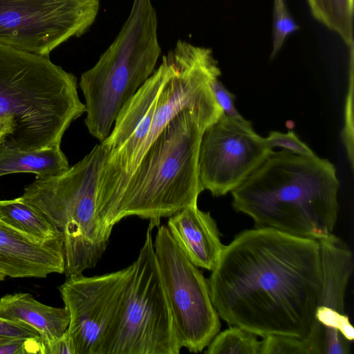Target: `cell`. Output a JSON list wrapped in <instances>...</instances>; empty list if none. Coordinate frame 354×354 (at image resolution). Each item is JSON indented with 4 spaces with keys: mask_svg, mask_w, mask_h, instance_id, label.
Returning <instances> with one entry per match:
<instances>
[{
    "mask_svg": "<svg viewBox=\"0 0 354 354\" xmlns=\"http://www.w3.org/2000/svg\"><path fill=\"white\" fill-rule=\"evenodd\" d=\"M219 317L257 335L306 339L319 351L322 290L317 240L274 229L246 230L225 245L207 279Z\"/></svg>",
    "mask_w": 354,
    "mask_h": 354,
    "instance_id": "6da1fadb",
    "label": "cell"
},
{
    "mask_svg": "<svg viewBox=\"0 0 354 354\" xmlns=\"http://www.w3.org/2000/svg\"><path fill=\"white\" fill-rule=\"evenodd\" d=\"M339 188L328 159L272 151L231 192L232 206L250 216L255 227L319 240L333 234Z\"/></svg>",
    "mask_w": 354,
    "mask_h": 354,
    "instance_id": "7a4b0ae2",
    "label": "cell"
},
{
    "mask_svg": "<svg viewBox=\"0 0 354 354\" xmlns=\"http://www.w3.org/2000/svg\"><path fill=\"white\" fill-rule=\"evenodd\" d=\"M223 114L221 106L178 113L149 145L101 214L105 229L111 233L116 223L130 216L149 219L158 227L161 218L196 203L204 190L198 171L201 136Z\"/></svg>",
    "mask_w": 354,
    "mask_h": 354,
    "instance_id": "3957f363",
    "label": "cell"
},
{
    "mask_svg": "<svg viewBox=\"0 0 354 354\" xmlns=\"http://www.w3.org/2000/svg\"><path fill=\"white\" fill-rule=\"evenodd\" d=\"M85 112L73 73L49 56L0 44V120L10 127L1 145L26 151L59 146Z\"/></svg>",
    "mask_w": 354,
    "mask_h": 354,
    "instance_id": "277c9868",
    "label": "cell"
},
{
    "mask_svg": "<svg viewBox=\"0 0 354 354\" xmlns=\"http://www.w3.org/2000/svg\"><path fill=\"white\" fill-rule=\"evenodd\" d=\"M152 0H133L127 19L96 64L81 75L85 124L103 142L122 106L152 75L161 54Z\"/></svg>",
    "mask_w": 354,
    "mask_h": 354,
    "instance_id": "5b68a950",
    "label": "cell"
},
{
    "mask_svg": "<svg viewBox=\"0 0 354 354\" xmlns=\"http://www.w3.org/2000/svg\"><path fill=\"white\" fill-rule=\"evenodd\" d=\"M104 152L96 145L81 160L62 173L36 178L20 196L62 235L66 277L95 266L111 233L97 211V181Z\"/></svg>",
    "mask_w": 354,
    "mask_h": 354,
    "instance_id": "8992f818",
    "label": "cell"
},
{
    "mask_svg": "<svg viewBox=\"0 0 354 354\" xmlns=\"http://www.w3.org/2000/svg\"><path fill=\"white\" fill-rule=\"evenodd\" d=\"M149 222L134 261L120 325L109 354H178L181 350L156 262Z\"/></svg>",
    "mask_w": 354,
    "mask_h": 354,
    "instance_id": "52a82bcc",
    "label": "cell"
},
{
    "mask_svg": "<svg viewBox=\"0 0 354 354\" xmlns=\"http://www.w3.org/2000/svg\"><path fill=\"white\" fill-rule=\"evenodd\" d=\"M153 248L177 341L189 352H201L221 327L207 279L178 247L167 226H158Z\"/></svg>",
    "mask_w": 354,
    "mask_h": 354,
    "instance_id": "ba28073f",
    "label": "cell"
},
{
    "mask_svg": "<svg viewBox=\"0 0 354 354\" xmlns=\"http://www.w3.org/2000/svg\"><path fill=\"white\" fill-rule=\"evenodd\" d=\"M133 270L132 263L103 275H71L59 286L69 313L66 332L75 354H109Z\"/></svg>",
    "mask_w": 354,
    "mask_h": 354,
    "instance_id": "9c48e42d",
    "label": "cell"
},
{
    "mask_svg": "<svg viewBox=\"0 0 354 354\" xmlns=\"http://www.w3.org/2000/svg\"><path fill=\"white\" fill-rule=\"evenodd\" d=\"M100 0H0V44L44 56L95 22Z\"/></svg>",
    "mask_w": 354,
    "mask_h": 354,
    "instance_id": "30bf717a",
    "label": "cell"
},
{
    "mask_svg": "<svg viewBox=\"0 0 354 354\" xmlns=\"http://www.w3.org/2000/svg\"><path fill=\"white\" fill-rule=\"evenodd\" d=\"M252 122L224 113L203 131L198 149V178L214 196L232 192L272 153Z\"/></svg>",
    "mask_w": 354,
    "mask_h": 354,
    "instance_id": "8fae6325",
    "label": "cell"
},
{
    "mask_svg": "<svg viewBox=\"0 0 354 354\" xmlns=\"http://www.w3.org/2000/svg\"><path fill=\"white\" fill-rule=\"evenodd\" d=\"M0 272L11 278H45L64 273L63 239L37 244L0 220Z\"/></svg>",
    "mask_w": 354,
    "mask_h": 354,
    "instance_id": "7c38bea8",
    "label": "cell"
},
{
    "mask_svg": "<svg viewBox=\"0 0 354 354\" xmlns=\"http://www.w3.org/2000/svg\"><path fill=\"white\" fill-rule=\"evenodd\" d=\"M167 227L176 244L194 266L210 271L215 268L225 245L209 212L201 210L197 202L192 203L169 216Z\"/></svg>",
    "mask_w": 354,
    "mask_h": 354,
    "instance_id": "4fadbf2b",
    "label": "cell"
},
{
    "mask_svg": "<svg viewBox=\"0 0 354 354\" xmlns=\"http://www.w3.org/2000/svg\"><path fill=\"white\" fill-rule=\"evenodd\" d=\"M0 318L22 322L39 334L44 349L67 330L69 313L65 306L53 307L35 299L29 293L8 294L0 298Z\"/></svg>",
    "mask_w": 354,
    "mask_h": 354,
    "instance_id": "5bb4252c",
    "label": "cell"
},
{
    "mask_svg": "<svg viewBox=\"0 0 354 354\" xmlns=\"http://www.w3.org/2000/svg\"><path fill=\"white\" fill-rule=\"evenodd\" d=\"M317 241L322 273L319 306L345 314L346 291L353 271L352 252L344 242L333 234Z\"/></svg>",
    "mask_w": 354,
    "mask_h": 354,
    "instance_id": "9a60e30c",
    "label": "cell"
},
{
    "mask_svg": "<svg viewBox=\"0 0 354 354\" xmlns=\"http://www.w3.org/2000/svg\"><path fill=\"white\" fill-rule=\"evenodd\" d=\"M69 167L60 145L26 151L1 145L0 177L16 173H32L36 178L57 175Z\"/></svg>",
    "mask_w": 354,
    "mask_h": 354,
    "instance_id": "2e32d148",
    "label": "cell"
},
{
    "mask_svg": "<svg viewBox=\"0 0 354 354\" xmlns=\"http://www.w3.org/2000/svg\"><path fill=\"white\" fill-rule=\"evenodd\" d=\"M0 220L37 244L63 239L62 234L21 197L0 201Z\"/></svg>",
    "mask_w": 354,
    "mask_h": 354,
    "instance_id": "e0dca14e",
    "label": "cell"
},
{
    "mask_svg": "<svg viewBox=\"0 0 354 354\" xmlns=\"http://www.w3.org/2000/svg\"><path fill=\"white\" fill-rule=\"evenodd\" d=\"M313 17L353 47V0H307Z\"/></svg>",
    "mask_w": 354,
    "mask_h": 354,
    "instance_id": "ac0fdd59",
    "label": "cell"
},
{
    "mask_svg": "<svg viewBox=\"0 0 354 354\" xmlns=\"http://www.w3.org/2000/svg\"><path fill=\"white\" fill-rule=\"evenodd\" d=\"M206 354H260L257 335L236 326L218 332L207 346Z\"/></svg>",
    "mask_w": 354,
    "mask_h": 354,
    "instance_id": "d6986e66",
    "label": "cell"
},
{
    "mask_svg": "<svg viewBox=\"0 0 354 354\" xmlns=\"http://www.w3.org/2000/svg\"><path fill=\"white\" fill-rule=\"evenodd\" d=\"M272 50L270 59L281 50L286 39L299 29L286 7L285 0H274Z\"/></svg>",
    "mask_w": 354,
    "mask_h": 354,
    "instance_id": "ffe728a7",
    "label": "cell"
},
{
    "mask_svg": "<svg viewBox=\"0 0 354 354\" xmlns=\"http://www.w3.org/2000/svg\"><path fill=\"white\" fill-rule=\"evenodd\" d=\"M261 342L260 354H313L308 342L298 337L271 335Z\"/></svg>",
    "mask_w": 354,
    "mask_h": 354,
    "instance_id": "44dd1931",
    "label": "cell"
},
{
    "mask_svg": "<svg viewBox=\"0 0 354 354\" xmlns=\"http://www.w3.org/2000/svg\"><path fill=\"white\" fill-rule=\"evenodd\" d=\"M316 319L322 325L337 330L346 339L353 341L354 329L346 314L330 308L319 306L316 310Z\"/></svg>",
    "mask_w": 354,
    "mask_h": 354,
    "instance_id": "7402d4cb",
    "label": "cell"
},
{
    "mask_svg": "<svg viewBox=\"0 0 354 354\" xmlns=\"http://www.w3.org/2000/svg\"><path fill=\"white\" fill-rule=\"evenodd\" d=\"M42 354L39 338L0 335V354Z\"/></svg>",
    "mask_w": 354,
    "mask_h": 354,
    "instance_id": "603a6c76",
    "label": "cell"
},
{
    "mask_svg": "<svg viewBox=\"0 0 354 354\" xmlns=\"http://www.w3.org/2000/svg\"><path fill=\"white\" fill-rule=\"evenodd\" d=\"M266 140L271 149L281 147L282 149L300 155H316L306 143L299 138L294 131H288L287 133L270 131L268 136L266 138Z\"/></svg>",
    "mask_w": 354,
    "mask_h": 354,
    "instance_id": "cb8c5ba5",
    "label": "cell"
},
{
    "mask_svg": "<svg viewBox=\"0 0 354 354\" xmlns=\"http://www.w3.org/2000/svg\"><path fill=\"white\" fill-rule=\"evenodd\" d=\"M350 83L346 102L345 124L343 129V141L351 166H353V49H351Z\"/></svg>",
    "mask_w": 354,
    "mask_h": 354,
    "instance_id": "d4e9b609",
    "label": "cell"
},
{
    "mask_svg": "<svg viewBox=\"0 0 354 354\" xmlns=\"http://www.w3.org/2000/svg\"><path fill=\"white\" fill-rule=\"evenodd\" d=\"M349 342L337 330L324 326L321 354H348L350 353Z\"/></svg>",
    "mask_w": 354,
    "mask_h": 354,
    "instance_id": "484cf974",
    "label": "cell"
},
{
    "mask_svg": "<svg viewBox=\"0 0 354 354\" xmlns=\"http://www.w3.org/2000/svg\"><path fill=\"white\" fill-rule=\"evenodd\" d=\"M210 86L216 102L225 115L232 118L242 117L234 105L235 95L224 86L218 77L214 79Z\"/></svg>",
    "mask_w": 354,
    "mask_h": 354,
    "instance_id": "4316f807",
    "label": "cell"
},
{
    "mask_svg": "<svg viewBox=\"0 0 354 354\" xmlns=\"http://www.w3.org/2000/svg\"><path fill=\"white\" fill-rule=\"evenodd\" d=\"M0 335L39 338L38 333L22 322H11L0 318Z\"/></svg>",
    "mask_w": 354,
    "mask_h": 354,
    "instance_id": "83f0119b",
    "label": "cell"
},
{
    "mask_svg": "<svg viewBox=\"0 0 354 354\" xmlns=\"http://www.w3.org/2000/svg\"><path fill=\"white\" fill-rule=\"evenodd\" d=\"M44 354H75L72 342L66 330L62 337L44 349Z\"/></svg>",
    "mask_w": 354,
    "mask_h": 354,
    "instance_id": "f1b7e54d",
    "label": "cell"
},
{
    "mask_svg": "<svg viewBox=\"0 0 354 354\" xmlns=\"http://www.w3.org/2000/svg\"><path fill=\"white\" fill-rule=\"evenodd\" d=\"M10 125L1 120H0V132L4 131H8L10 133Z\"/></svg>",
    "mask_w": 354,
    "mask_h": 354,
    "instance_id": "f546056e",
    "label": "cell"
},
{
    "mask_svg": "<svg viewBox=\"0 0 354 354\" xmlns=\"http://www.w3.org/2000/svg\"><path fill=\"white\" fill-rule=\"evenodd\" d=\"M9 133L8 131H4L2 132H0V147L3 142L6 136Z\"/></svg>",
    "mask_w": 354,
    "mask_h": 354,
    "instance_id": "4dcf8cb0",
    "label": "cell"
},
{
    "mask_svg": "<svg viewBox=\"0 0 354 354\" xmlns=\"http://www.w3.org/2000/svg\"><path fill=\"white\" fill-rule=\"evenodd\" d=\"M5 277L6 276L1 272H0V281L3 280Z\"/></svg>",
    "mask_w": 354,
    "mask_h": 354,
    "instance_id": "1f68e13d",
    "label": "cell"
}]
</instances>
